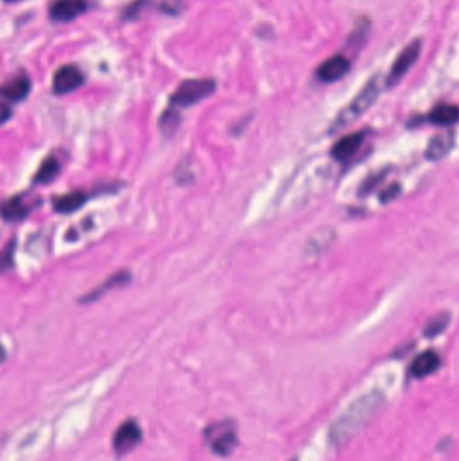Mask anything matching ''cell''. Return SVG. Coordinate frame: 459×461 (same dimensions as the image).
Here are the masks:
<instances>
[{
	"label": "cell",
	"instance_id": "1",
	"mask_svg": "<svg viewBox=\"0 0 459 461\" xmlns=\"http://www.w3.org/2000/svg\"><path fill=\"white\" fill-rule=\"evenodd\" d=\"M384 406V395L371 391L353 402L329 430V440L334 446H342L355 439L359 432L372 421Z\"/></svg>",
	"mask_w": 459,
	"mask_h": 461
},
{
	"label": "cell",
	"instance_id": "2",
	"mask_svg": "<svg viewBox=\"0 0 459 461\" xmlns=\"http://www.w3.org/2000/svg\"><path fill=\"white\" fill-rule=\"evenodd\" d=\"M203 439L216 455L228 456L239 444L238 425L232 420L213 422L203 430Z\"/></svg>",
	"mask_w": 459,
	"mask_h": 461
},
{
	"label": "cell",
	"instance_id": "3",
	"mask_svg": "<svg viewBox=\"0 0 459 461\" xmlns=\"http://www.w3.org/2000/svg\"><path fill=\"white\" fill-rule=\"evenodd\" d=\"M380 91H381V80L379 76L368 81V84L362 88L359 95L339 114L337 119L334 121V130L343 128L352 121L359 119L362 114H365L373 105V103L379 98Z\"/></svg>",
	"mask_w": 459,
	"mask_h": 461
},
{
	"label": "cell",
	"instance_id": "4",
	"mask_svg": "<svg viewBox=\"0 0 459 461\" xmlns=\"http://www.w3.org/2000/svg\"><path fill=\"white\" fill-rule=\"evenodd\" d=\"M216 91V82L212 79H190L180 82L171 96L174 107L187 108L205 100Z\"/></svg>",
	"mask_w": 459,
	"mask_h": 461
},
{
	"label": "cell",
	"instance_id": "5",
	"mask_svg": "<svg viewBox=\"0 0 459 461\" xmlns=\"http://www.w3.org/2000/svg\"><path fill=\"white\" fill-rule=\"evenodd\" d=\"M420 52H421V42L415 40L400 53L385 80L388 88L395 86L407 75V72L417 63V61L419 60Z\"/></svg>",
	"mask_w": 459,
	"mask_h": 461
},
{
	"label": "cell",
	"instance_id": "6",
	"mask_svg": "<svg viewBox=\"0 0 459 461\" xmlns=\"http://www.w3.org/2000/svg\"><path fill=\"white\" fill-rule=\"evenodd\" d=\"M141 437H143L141 428L135 420H128L121 423L116 433L114 434V440H112L115 453L118 456L127 455L141 441Z\"/></svg>",
	"mask_w": 459,
	"mask_h": 461
},
{
	"label": "cell",
	"instance_id": "7",
	"mask_svg": "<svg viewBox=\"0 0 459 461\" xmlns=\"http://www.w3.org/2000/svg\"><path fill=\"white\" fill-rule=\"evenodd\" d=\"M84 75L75 65H65L60 68L53 79V91L57 95H66L79 89L84 84Z\"/></svg>",
	"mask_w": 459,
	"mask_h": 461
},
{
	"label": "cell",
	"instance_id": "8",
	"mask_svg": "<svg viewBox=\"0 0 459 461\" xmlns=\"http://www.w3.org/2000/svg\"><path fill=\"white\" fill-rule=\"evenodd\" d=\"M86 11L85 0H57L50 7V18L56 22H70Z\"/></svg>",
	"mask_w": 459,
	"mask_h": 461
},
{
	"label": "cell",
	"instance_id": "9",
	"mask_svg": "<svg viewBox=\"0 0 459 461\" xmlns=\"http://www.w3.org/2000/svg\"><path fill=\"white\" fill-rule=\"evenodd\" d=\"M349 69L350 61L342 54H337L320 65L317 70V76L323 82H334L342 79L349 72Z\"/></svg>",
	"mask_w": 459,
	"mask_h": 461
},
{
	"label": "cell",
	"instance_id": "10",
	"mask_svg": "<svg viewBox=\"0 0 459 461\" xmlns=\"http://www.w3.org/2000/svg\"><path fill=\"white\" fill-rule=\"evenodd\" d=\"M440 359L439 355L434 351H426L423 354H420L419 356L412 361L411 364V375L414 378H426L428 375H431L433 372H435L439 367Z\"/></svg>",
	"mask_w": 459,
	"mask_h": 461
},
{
	"label": "cell",
	"instance_id": "11",
	"mask_svg": "<svg viewBox=\"0 0 459 461\" xmlns=\"http://www.w3.org/2000/svg\"><path fill=\"white\" fill-rule=\"evenodd\" d=\"M362 141H364L362 133H355V134L346 135V137L341 138L340 141L333 146L332 156L337 160H348L357 153L359 146L362 144Z\"/></svg>",
	"mask_w": 459,
	"mask_h": 461
},
{
	"label": "cell",
	"instance_id": "12",
	"mask_svg": "<svg viewBox=\"0 0 459 461\" xmlns=\"http://www.w3.org/2000/svg\"><path fill=\"white\" fill-rule=\"evenodd\" d=\"M454 135L453 133H443L440 135L434 137L426 150V157L431 160H439L444 158L451 149L454 147Z\"/></svg>",
	"mask_w": 459,
	"mask_h": 461
},
{
	"label": "cell",
	"instance_id": "13",
	"mask_svg": "<svg viewBox=\"0 0 459 461\" xmlns=\"http://www.w3.org/2000/svg\"><path fill=\"white\" fill-rule=\"evenodd\" d=\"M30 89H31V82L27 77L22 76L7 82L1 89V95L4 99L17 103L26 99V96L30 93Z\"/></svg>",
	"mask_w": 459,
	"mask_h": 461
},
{
	"label": "cell",
	"instance_id": "14",
	"mask_svg": "<svg viewBox=\"0 0 459 461\" xmlns=\"http://www.w3.org/2000/svg\"><path fill=\"white\" fill-rule=\"evenodd\" d=\"M30 212V206L22 197H11L4 201L1 216L6 221H20L24 219Z\"/></svg>",
	"mask_w": 459,
	"mask_h": 461
},
{
	"label": "cell",
	"instance_id": "15",
	"mask_svg": "<svg viewBox=\"0 0 459 461\" xmlns=\"http://www.w3.org/2000/svg\"><path fill=\"white\" fill-rule=\"evenodd\" d=\"M86 201V195L81 190H76V192H70V193H66L63 196H60L57 197L53 205H54V209L60 213H72L77 209H80L81 206L85 204Z\"/></svg>",
	"mask_w": 459,
	"mask_h": 461
},
{
	"label": "cell",
	"instance_id": "16",
	"mask_svg": "<svg viewBox=\"0 0 459 461\" xmlns=\"http://www.w3.org/2000/svg\"><path fill=\"white\" fill-rule=\"evenodd\" d=\"M430 121L438 126H450L459 121V108L457 105L443 104L434 108L430 114Z\"/></svg>",
	"mask_w": 459,
	"mask_h": 461
},
{
	"label": "cell",
	"instance_id": "17",
	"mask_svg": "<svg viewBox=\"0 0 459 461\" xmlns=\"http://www.w3.org/2000/svg\"><path fill=\"white\" fill-rule=\"evenodd\" d=\"M61 165L57 158L54 157H49L43 160V163L40 165L36 177H34V182L36 183H49L54 180L59 173H60Z\"/></svg>",
	"mask_w": 459,
	"mask_h": 461
},
{
	"label": "cell",
	"instance_id": "18",
	"mask_svg": "<svg viewBox=\"0 0 459 461\" xmlns=\"http://www.w3.org/2000/svg\"><path fill=\"white\" fill-rule=\"evenodd\" d=\"M130 280V277L125 274V273H118L115 275H112L109 280L104 283H101L99 287H96L93 292H91L86 297H85V301H92V300H96L98 297H100L101 294H104L105 292L111 290L112 287L118 286L120 283H127Z\"/></svg>",
	"mask_w": 459,
	"mask_h": 461
},
{
	"label": "cell",
	"instance_id": "19",
	"mask_svg": "<svg viewBox=\"0 0 459 461\" xmlns=\"http://www.w3.org/2000/svg\"><path fill=\"white\" fill-rule=\"evenodd\" d=\"M447 325H449V316H446V315L438 316L437 319L428 322V325L424 329V335L428 338H434L442 333Z\"/></svg>",
	"mask_w": 459,
	"mask_h": 461
},
{
	"label": "cell",
	"instance_id": "20",
	"mask_svg": "<svg viewBox=\"0 0 459 461\" xmlns=\"http://www.w3.org/2000/svg\"><path fill=\"white\" fill-rule=\"evenodd\" d=\"M178 116L174 111H166L164 115L162 116V127L164 131H170L173 133L174 131V127L178 126Z\"/></svg>",
	"mask_w": 459,
	"mask_h": 461
},
{
	"label": "cell",
	"instance_id": "21",
	"mask_svg": "<svg viewBox=\"0 0 459 461\" xmlns=\"http://www.w3.org/2000/svg\"><path fill=\"white\" fill-rule=\"evenodd\" d=\"M400 193L399 183L391 185L388 186L385 190H382V193L380 195V200L381 202H389V201L395 200Z\"/></svg>",
	"mask_w": 459,
	"mask_h": 461
},
{
	"label": "cell",
	"instance_id": "22",
	"mask_svg": "<svg viewBox=\"0 0 459 461\" xmlns=\"http://www.w3.org/2000/svg\"><path fill=\"white\" fill-rule=\"evenodd\" d=\"M6 1H15V0H6Z\"/></svg>",
	"mask_w": 459,
	"mask_h": 461
}]
</instances>
